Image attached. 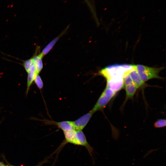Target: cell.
<instances>
[{"mask_svg": "<svg viewBox=\"0 0 166 166\" xmlns=\"http://www.w3.org/2000/svg\"><path fill=\"white\" fill-rule=\"evenodd\" d=\"M166 121L165 119H160L157 121L154 124V126L156 128H160L165 127Z\"/></svg>", "mask_w": 166, "mask_h": 166, "instance_id": "2e32d148", "label": "cell"}, {"mask_svg": "<svg viewBox=\"0 0 166 166\" xmlns=\"http://www.w3.org/2000/svg\"><path fill=\"white\" fill-rule=\"evenodd\" d=\"M60 37V36L59 35L55 38L45 47L41 53L43 56L46 54L50 51Z\"/></svg>", "mask_w": 166, "mask_h": 166, "instance_id": "4fadbf2b", "label": "cell"}, {"mask_svg": "<svg viewBox=\"0 0 166 166\" xmlns=\"http://www.w3.org/2000/svg\"><path fill=\"white\" fill-rule=\"evenodd\" d=\"M123 87L125 90L126 98L127 99L132 98L137 89L133 83L124 86Z\"/></svg>", "mask_w": 166, "mask_h": 166, "instance_id": "8fae6325", "label": "cell"}, {"mask_svg": "<svg viewBox=\"0 0 166 166\" xmlns=\"http://www.w3.org/2000/svg\"><path fill=\"white\" fill-rule=\"evenodd\" d=\"M134 66L141 78L144 82L153 78H162L159 73L163 69V67H152L140 64L134 65Z\"/></svg>", "mask_w": 166, "mask_h": 166, "instance_id": "7a4b0ae2", "label": "cell"}, {"mask_svg": "<svg viewBox=\"0 0 166 166\" xmlns=\"http://www.w3.org/2000/svg\"><path fill=\"white\" fill-rule=\"evenodd\" d=\"M33 64L32 57L23 61V66L27 73L29 72Z\"/></svg>", "mask_w": 166, "mask_h": 166, "instance_id": "5bb4252c", "label": "cell"}, {"mask_svg": "<svg viewBox=\"0 0 166 166\" xmlns=\"http://www.w3.org/2000/svg\"><path fill=\"white\" fill-rule=\"evenodd\" d=\"M43 57L42 53H40L38 55L34 56L32 57L33 63L35 67L38 75L39 74L43 68L42 59Z\"/></svg>", "mask_w": 166, "mask_h": 166, "instance_id": "9c48e42d", "label": "cell"}, {"mask_svg": "<svg viewBox=\"0 0 166 166\" xmlns=\"http://www.w3.org/2000/svg\"><path fill=\"white\" fill-rule=\"evenodd\" d=\"M116 93L106 87L91 110L94 113L103 109L115 95Z\"/></svg>", "mask_w": 166, "mask_h": 166, "instance_id": "3957f363", "label": "cell"}, {"mask_svg": "<svg viewBox=\"0 0 166 166\" xmlns=\"http://www.w3.org/2000/svg\"><path fill=\"white\" fill-rule=\"evenodd\" d=\"M75 137L76 145L84 146L87 149L89 153L92 152V148L88 143L85 135L81 130H75Z\"/></svg>", "mask_w": 166, "mask_h": 166, "instance_id": "8992f818", "label": "cell"}, {"mask_svg": "<svg viewBox=\"0 0 166 166\" xmlns=\"http://www.w3.org/2000/svg\"></svg>", "mask_w": 166, "mask_h": 166, "instance_id": "ac0fdd59", "label": "cell"}, {"mask_svg": "<svg viewBox=\"0 0 166 166\" xmlns=\"http://www.w3.org/2000/svg\"><path fill=\"white\" fill-rule=\"evenodd\" d=\"M132 81L137 89L144 85L145 82L141 79L137 72L134 67L128 72Z\"/></svg>", "mask_w": 166, "mask_h": 166, "instance_id": "52a82bcc", "label": "cell"}, {"mask_svg": "<svg viewBox=\"0 0 166 166\" xmlns=\"http://www.w3.org/2000/svg\"><path fill=\"white\" fill-rule=\"evenodd\" d=\"M106 81V87L116 93L119 91L123 87V78H112Z\"/></svg>", "mask_w": 166, "mask_h": 166, "instance_id": "5b68a950", "label": "cell"}, {"mask_svg": "<svg viewBox=\"0 0 166 166\" xmlns=\"http://www.w3.org/2000/svg\"><path fill=\"white\" fill-rule=\"evenodd\" d=\"M0 166H6L2 163L0 162Z\"/></svg>", "mask_w": 166, "mask_h": 166, "instance_id": "e0dca14e", "label": "cell"}, {"mask_svg": "<svg viewBox=\"0 0 166 166\" xmlns=\"http://www.w3.org/2000/svg\"><path fill=\"white\" fill-rule=\"evenodd\" d=\"M93 113L91 110L77 120L73 121L74 129L82 130L87 125Z\"/></svg>", "mask_w": 166, "mask_h": 166, "instance_id": "277c9868", "label": "cell"}, {"mask_svg": "<svg viewBox=\"0 0 166 166\" xmlns=\"http://www.w3.org/2000/svg\"><path fill=\"white\" fill-rule=\"evenodd\" d=\"M134 67V65L116 64L109 65L102 69L99 73L107 80L112 78H123L125 73Z\"/></svg>", "mask_w": 166, "mask_h": 166, "instance_id": "6da1fadb", "label": "cell"}, {"mask_svg": "<svg viewBox=\"0 0 166 166\" xmlns=\"http://www.w3.org/2000/svg\"><path fill=\"white\" fill-rule=\"evenodd\" d=\"M28 73L26 90V95L27 94L29 89L34 81L36 76L38 75L35 67L34 63Z\"/></svg>", "mask_w": 166, "mask_h": 166, "instance_id": "ba28073f", "label": "cell"}, {"mask_svg": "<svg viewBox=\"0 0 166 166\" xmlns=\"http://www.w3.org/2000/svg\"><path fill=\"white\" fill-rule=\"evenodd\" d=\"M34 81L39 89H41L42 88L43 86V82L39 74L37 75Z\"/></svg>", "mask_w": 166, "mask_h": 166, "instance_id": "9a60e30c", "label": "cell"}, {"mask_svg": "<svg viewBox=\"0 0 166 166\" xmlns=\"http://www.w3.org/2000/svg\"><path fill=\"white\" fill-rule=\"evenodd\" d=\"M54 123L62 130L63 132L74 129L73 121H64L54 122Z\"/></svg>", "mask_w": 166, "mask_h": 166, "instance_id": "30bf717a", "label": "cell"}, {"mask_svg": "<svg viewBox=\"0 0 166 166\" xmlns=\"http://www.w3.org/2000/svg\"><path fill=\"white\" fill-rule=\"evenodd\" d=\"M64 133L66 141L76 145L75 130L64 132Z\"/></svg>", "mask_w": 166, "mask_h": 166, "instance_id": "7c38bea8", "label": "cell"}]
</instances>
